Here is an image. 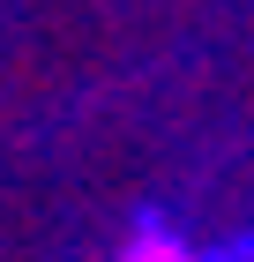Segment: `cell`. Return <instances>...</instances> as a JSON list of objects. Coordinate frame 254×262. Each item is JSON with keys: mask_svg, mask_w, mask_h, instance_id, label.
Listing matches in <instances>:
<instances>
[{"mask_svg": "<svg viewBox=\"0 0 254 262\" xmlns=\"http://www.w3.org/2000/svg\"><path fill=\"white\" fill-rule=\"evenodd\" d=\"M120 262H195V247L179 240V232H165V225H142L135 240H127V255Z\"/></svg>", "mask_w": 254, "mask_h": 262, "instance_id": "1", "label": "cell"}]
</instances>
